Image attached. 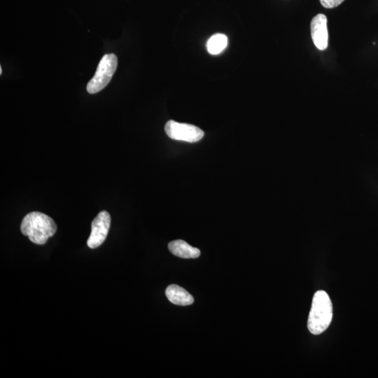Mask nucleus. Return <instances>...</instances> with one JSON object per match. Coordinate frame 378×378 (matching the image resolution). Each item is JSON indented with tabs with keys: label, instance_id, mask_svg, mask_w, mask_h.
<instances>
[{
	"label": "nucleus",
	"instance_id": "6e6552de",
	"mask_svg": "<svg viewBox=\"0 0 378 378\" xmlns=\"http://www.w3.org/2000/svg\"><path fill=\"white\" fill-rule=\"evenodd\" d=\"M168 249L172 254L182 259H196L200 255L198 249L191 247L182 239L170 242Z\"/></svg>",
	"mask_w": 378,
	"mask_h": 378
},
{
	"label": "nucleus",
	"instance_id": "0eeeda50",
	"mask_svg": "<svg viewBox=\"0 0 378 378\" xmlns=\"http://www.w3.org/2000/svg\"><path fill=\"white\" fill-rule=\"evenodd\" d=\"M167 299L177 305L187 306L193 304V297L184 288L176 285H169L165 290Z\"/></svg>",
	"mask_w": 378,
	"mask_h": 378
},
{
	"label": "nucleus",
	"instance_id": "9d476101",
	"mask_svg": "<svg viewBox=\"0 0 378 378\" xmlns=\"http://www.w3.org/2000/svg\"><path fill=\"white\" fill-rule=\"evenodd\" d=\"M322 5L327 9H333L339 6L345 0H320Z\"/></svg>",
	"mask_w": 378,
	"mask_h": 378
},
{
	"label": "nucleus",
	"instance_id": "423d86ee",
	"mask_svg": "<svg viewBox=\"0 0 378 378\" xmlns=\"http://www.w3.org/2000/svg\"><path fill=\"white\" fill-rule=\"evenodd\" d=\"M311 29L312 39L316 47L320 51L326 50L329 44L327 16L322 14L316 16L311 21Z\"/></svg>",
	"mask_w": 378,
	"mask_h": 378
},
{
	"label": "nucleus",
	"instance_id": "f257e3e1",
	"mask_svg": "<svg viewBox=\"0 0 378 378\" xmlns=\"http://www.w3.org/2000/svg\"><path fill=\"white\" fill-rule=\"evenodd\" d=\"M21 230L30 241L37 245H45L57 231L55 222L49 216L39 212L27 214L22 221Z\"/></svg>",
	"mask_w": 378,
	"mask_h": 378
},
{
	"label": "nucleus",
	"instance_id": "20e7f679",
	"mask_svg": "<svg viewBox=\"0 0 378 378\" xmlns=\"http://www.w3.org/2000/svg\"><path fill=\"white\" fill-rule=\"evenodd\" d=\"M167 135L172 140L194 143L204 137V132L193 125L180 123L174 120L169 121L165 126Z\"/></svg>",
	"mask_w": 378,
	"mask_h": 378
},
{
	"label": "nucleus",
	"instance_id": "7ed1b4c3",
	"mask_svg": "<svg viewBox=\"0 0 378 378\" xmlns=\"http://www.w3.org/2000/svg\"><path fill=\"white\" fill-rule=\"evenodd\" d=\"M117 57L113 54H107L101 59L97 71L87 85V91L95 94L104 89L110 82L117 68Z\"/></svg>",
	"mask_w": 378,
	"mask_h": 378
},
{
	"label": "nucleus",
	"instance_id": "1a4fd4ad",
	"mask_svg": "<svg viewBox=\"0 0 378 378\" xmlns=\"http://www.w3.org/2000/svg\"><path fill=\"white\" fill-rule=\"evenodd\" d=\"M228 46V38L224 34H216L207 43V49L212 55H218L223 52Z\"/></svg>",
	"mask_w": 378,
	"mask_h": 378
},
{
	"label": "nucleus",
	"instance_id": "39448f33",
	"mask_svg": "<svg viewBox=\"0 0 378 378\" xmlns=\"http://www.w3.org/2000/svg\"><path fill=\"white\" fill-rule=\"evenodd\" d=\"M111 224V217L107 211H102L91 224V233L87 245L91 249L99 247L106 241Z\"/></svg>",
	"mask_w": 378,
	"mask_h": 378
},
{
	"label": "nucleus",
	"instance_id": "f03ea898",
	"mask_svg": "<svg viewBox=\"0 0 378 378\" xmlns=\"http://www.w3.org/2000/svg\"><path fill=\"white\" fill-rule=\"evenodd\" d=\"M333 318V305L330 297L324 291L317 292L313 299L311 310L308 317L307 327L314 335L324 333Z\"/></svg>",
	"mask_w": 378,
	"mask_h": 378
},
{
	"label": "nucleus",
	"instance_id": "9b49d317",
	"mask_svg": "<svg viewBox=\"0 0 378 378\" xmlns=\"http://www.w3.org/2000/svg\"><path fill=\"white\" fill-rule=\"evenodd\" d=\"M0 74H3V69L2 67H0Z\"/></svg>",
	"mask_w": 378,
	"mask_h": 378
}]
</instances>
